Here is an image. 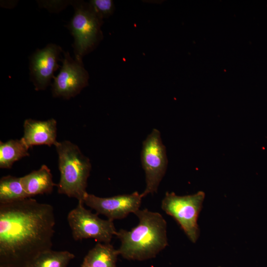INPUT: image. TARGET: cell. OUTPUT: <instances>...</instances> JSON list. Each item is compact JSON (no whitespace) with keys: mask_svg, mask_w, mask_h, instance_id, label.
I'll return each mask as SVG.
<instances>
[{"mask_svg":"<svg viewBox=\"0 0 267 267\" xmlns=\"http://www.w3.org/2000/svg\"><path fill=\"white\" fill-rule=\"evenodd\" d=\"M21 180L23 187L29 197L49 194L56 185L53 181L50 170L45 165L21 177Z\"/></svg>","mask_w":267,"mask_h":267,"instance_id":"cell-12","label":"cell"},{"mask_svg":"<svg viewBox=\"0 0 267 267\" xmlns=\"http://www.w3.org/2000/svg\"><path fill=\"white\" fill-rule=\"evenodd\" d=\"M205 198L203 191L178 196L167 192L161 202V208L179 224L191 241L195 243L199 235L197 220Z\"/></svg>","mask_w":267,"mask_h":267,"instance_id":"cell-5","label":"cell"},{"mask_svg":"<svg viewBox=\"0 0 267 267\" xmlns=\"http://www.w3.org/2000/svg\"><path fill=\"white\" fill-rule=\"evenodd\" d=\"M89 4L101 19L109 16L113 12L114 3L111 0H91Z\"/></svg>","mask_w":267,"mask_h":267,"instance_id":"cell-17","label":"cell"},{"mask_svg":"<svg viewBox=\"0 0 267 267\" xmlns=\"http://www.w3.org/2000/svg\"><path fill=\"white\" fill-rule=\"evenodd\" d=\"M140 159L145 176V188L141 193L144 197L157 192L167 170L166 149L158 130L153 129L143 141Z\"/></svg>","mask_w":267,"mask_h":267,"instance_id":"cell-6","label":"cell"},{"mask_svg":"<svg viewBox=\"0 0 267 267\" xmlns=\"http://www.w3.org/2000/svg\"></svg>","mask_w":267,"mask_h":267,"instance_id":"cell-19","label":"cell"},{"mask_svg":"<svg viewBox=\"0 0 267 267\" xmlns=\"http://www.w3.org/2000/svg\"><path fill=\"white\" fill-rule=\"evenodd\" d=\"M62 51L60 46L49 44L36 50L31 56L30 77L37 90L46 89L53 79V73L60 67L58 61Z\"/></svg>","mask_w":267,"mask_h":267,"instance_id":"cell-10","label":"cell"},{"mask_svg":"<svg viewBox=\"0 0 267 267\" xmlns=\"http://www.w3.org/2000/svg\"><path fill=\"white\" fill-rule=\"evenodd\" d=\"M29 148L22 138L0 142V168L10 169L13 163L29 155Z\"/></svg>","mask_w":267,"mask_h":267,"instance_id":"cell-14","label":"cell"},{"mask_svg":"<svg viewBox=\"0 0 267 267\" xmlns=\"http://www.w3.org/2000/svg\"><path fill=\"white\" fill-rule=\"evenodd\" d=\"M81 267H92L87 264H85L84 263H83V264H82V265L81 266Z\"/></svg>","mask_w":267,"mask_h":267,"instance_id":"cell-18","label":"cell"},{"mask_svg":"<svg viewBox=\"0 0 267 267\" xmlns=\"http://www.w3.org/2000/svg\"><path fill=\"white\" fill-rule=\"evenodd\" d=\"M74 258L75 255L69 251L51 249L40 254L29 267H67Z\"/></svg>","mask_w":267,"mask_h":267,"instance_id":"cell-16","label":"cell"},{"mask_svg":"<svg viewBox=\"0 0 267 267\" xmlns=\"http://www.w3.org/2000/svg\"><path fill=\"white\" fill-rule=\"evenodd\" d=\"M62 62L58 74L53 78L52 94L54 97L69 99L87 86L89 75L82 60L73 59L68 52L64 53Z\"/></svg>","mask_w":267,"mask_h":267,"instance_id":"cell-8","label":"cell"},{"mask_svg":"<svg viewBox=\"0 0 267 267\" xmlns=\"http://www.w3.org/2000/svg\"><path fill=\"white\" fill-rule=\"evenodd\" d=\"M142 198L138 191L109 197H98L88 193L84 202L98 215H103L113 221L124 219L131 213L134 214L140 209Z\"/></svg>","mask_w":267,"mask_h":267,"instance_id":"cell-9","label":"cell"},{"mask_svg":"<svg viewBox=\"0 0 267 267\" xmlns=\"http://www.w3.org/2000/svg\"><path fill=\"white\" fill-rule=\"evenodd\" d=\"M78 201L77 206L68 214L67 221L73 238L76 241L92 238L98 242L110 243L116 231L113 221L103 220Z\"/></svg>","mask_w":267,"mask_h":267,"instance_id":"cell-7","label":"cell"},{"mask_svg":"<svg viewBox=\"0 0 267 267\" xmlns=\"http://www.w3.org/2000/svg\"><path fill=\"white\" fill-rule=\"evenodd\" d=\"M134 214L138 224L129 231L121 229L116 233L121 241L119 254L132 260L154 258L168 245L167 222L159 213L147 209H139Z\"/></svg>","mask_w":267,"mask_h":267,"instance_id":"cell-2","label":"cell"},{"mask_svg":"<svg viewBox=\"0 0 267 267\" xmlns=\"http://www.w3.org/2000/svg\"><path fill=\"white\" fill-rule=\"evenodd\" d=\"M30 198L25 191L21 180L10 175L4 176L0 179V203H8Z\"/></svg>","mask_w":267,"mask_h":267,"instance_id":"cell-15","label":"cell"},{"mask_svg":"<svg viewBox=\"0 0 267 267\" xmlns=\"http://www.w3.org/2000/svg\"><path fill=\"white\" fill-rule=\"evenodd\" d=\"M117 249L110 243L98 242L84 258L83 263L92 267H117Z\"/></svg>","mask_w":267,"mask_h":267,"instance_id":"cell-13","label":"cell"},{"mask_svg":"<svg viewBox=\"0 0 267 267\" xmlns=\"http://www.w3.org/2000/svg\"><path fill=\"white\" fill-rule=\"evenodd\" d=\"M55 146L60 173L57 185L58 192L84 202L88 193L87 181L91 168L89 159L70 141L57 142Z\"/></svg>","mask_w":267,"mask_h":267,"instance_id":"cell-3","label":"cell"},{"mask_svg":"<svg viewBox=\"0 0 267 267\" xmlns=\"http://www.w3.org/2000/svg\"><path fill=\"white\" fill-rule=\"evenodd\" d=\"M74 14L67 28L74 37L75 58L82 60L98 41L102 19L94 11L89 3L74 0L71 2Z\"/></svg>","mask_w":267,"mask_h":267,"instance_id":"cell-4","label":"cell"},{"mask_svg":"<svg viewBox=\"0 0 267 267\" xmlns=\"http://www.w3.org/2000/svg\"><path fill=\"white\" fill-rule=\"evenodd\" d=\"M57 123L54 119L46 121L26 119L24 123V135L21 138L29 148L34 145L54 146L56 141Z\"/></svg>","mask_w":267,"mask_h":267,"instance_id":"cell-11","label":"cell"},{"mask_svg":"<svg viewBox=\"0 0 267 267\" xmlns=\"http://www.w3.org/2000/svg\"><path fill=\"white\" fill-rule=\"evenodd\" d=\"M53 207L30 197L0 203V267H29L51 250Z\"/></svg>","mask_w":267,"mask_h":267,"instance_id":"cell-1","label":"cell"},{"mask_svg":"<svg viewBox=\"0 0 267 267\" xmlns=\"http://www.w3.org/2000/svg\"></svg>","mask_w":267,"mask_h":267,"instance_id":"cell-20","label":"cell"}]
</instances>
